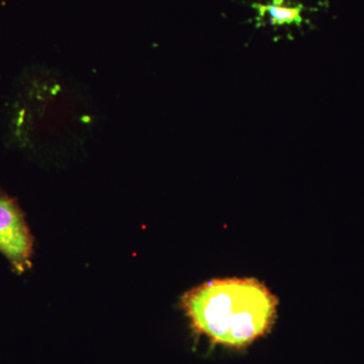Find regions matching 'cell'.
<instances>
[{"instance_id":"cell-1","label":"cell","mask_w":364,"mask_h":364,"mask_svg":"<svg viewBox=\"0 0 364 364\" xmlns=\"http://www.w3.org/2000/svg\"><path fill=\"white\" fill-rule=\"evenodd\" d=\"M279 301L254 279H214L184 294L181 306L193 330L210 341L241 348L269 331Z\"/></svg>"},{"instance_id":"cell-2","label":"cell","mask_w":364,"mask_h":364,"mask_svg":"<svg viewBox=\"0 0 364 364\" xmlns=\"http://www.w3.org/2000/svg\"><path fill=\"white\" fill-rule=\"evenodd\" d=\"M33 237L21 208L9 196L0 193V252L18 273L31 267Z\"/></svg>"},{"instance_id":"cell-3","label":"cell","mask_w":364,"mask_h":364,"mask_svg":"<svg viewBox=\"0 0 364 364\" xmlns=\"http://www.w3.org/2000/svg\"><path fill=\"white\" fill-rule=\"evenodd\" d=\"M256 9L261 16H267L272 26H299L303 21V7L287 6L284 0H272L270 4H257Z\"/></svg>"}]
</instances>
